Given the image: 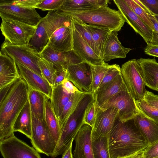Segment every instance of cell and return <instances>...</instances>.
Segmentation results:
<instances>
[{"label": "cell", "instance_id": "29", "mask_svg": "<svg viewBox=\"0 0 158 158\" xmlns=\"http://www.w3.org/2000/svg\"><path fill=\"white\" fill-rule=\"evenodd\" d=\"M45 120L51 135L57 143L61 134V128L58 119L51 105L50 99L48 97L46 100Z\"/></svg>", "mask_w": 158, "mask_h": 158}, {"label": "cell", "instance_id": "43", "mask_svg": "<svg viewBox=\"0 0 158 158\" xmlns=\"http://www.w3.org/2000/svg\"><path fill=\"white\" fill-rule=\"evenodd\" d=\"M143 100L150 106L158 109V95L146 90Z\"/></svg>", "mask_w": 158, "mask_h": 158}, {"label": "cell", "instance_id": "19", "mask_svg": "<svg viewBox=\"0 0 158 158\" xmlns=\"http://www.w3.org/2000/svg\"><path fill=\"white\" fill-rule=\"evenodd\" d=\"M21 77L26 82L30 89L40 92L50 99L52 87L42 76L27 67L16 63Z\"/></svg>", "mask_w": 158, "mask_h": 158}, {"label": "cell", "instance_id": "32", "mask_svg": "<svg viewBox=\"0 0 158 158\" xmlns=\"http://www.w3.org/2000/svg\"><path fill=\"white\" fill-rule=\"evenodd\" d=\"M94 158H110L107 135L99 138L92 141Z\"/></svg>", "mask_w": 158, "mask_h": 158}, {"label": "cell", "instance_id": "4", "mask_svg": "<svg viewBox=\"0 0 158 158\" xmlns=\"http://www.w3.org/2000/svg\"><path fill=\"white\" fill-rule=\"evenodd\" d=\"M71 19L68 16L57 13L56 11H48L46 15L42 18L38 24L29 44L40 52L56 30Z\"/></svg>", "mask_w": 158, "mask_h": 158}, {"label": "cell", "instance_id": "25", "mask_svg": "<svg viewBox=\"0 0 158 158\" xmlns=\"http://www.w3.org/2000/svg\"><path fill=\"white\" fill-rule=\"evenodd\" d=\"M31 113L28 101L17 117L13 125L14 132L18 131L30 139L32 135Z\"/></svg>", "mask_w": 158, "mask_h": 158}, {"label": "cell", "instance_id": "21", "mask_svg": "<svg viewBox=\"0 0 158 158\" xmlns=\"http://www.w3.org/2000/svg\"><path fill=\"white\" fill-rule=\"evenodd\" d=\"M20 76L15 60L0 53V89L12 84Z\"/></svg>", "mask_w": 158, "mask_h": 158}, {"label": "cell", "instance_id": "30", "mask_svg": "<svg viewBox=\"0 0 158 158\" xmlns=\"http://www.w3.org/2000/svg\"><path fill=\"white\" fill-rule=\"evenodd\" d=\"M84 24L91 33L93 40L99 52L102 59L106 41L109 35L112 31L108 29Z\"/></svg>", "mask_w": 158, "mask_h": 158}, {"label": "cell", "instance_id": "6", "mask_svg": "<svg viewBox=\"0 0 158 158\" xmlns=\"http://www.w3.org/2000/svg\"><path fill=\"white\" fill-rule=\"evenodd\" d=\"M123 82L135 101L143 99L146 90L142 68L137 60L133 59L121 68Z\"/></svg>", "mask_w": 158, "mask_h": 158}, {"label": "cell", "instance_id": "52", "mask_svg": "<svg viewBox=\"0 0 158 158\" xmlns=\"http://www.w3.org/2000/svg\"><path fill=\"white\" fill-rule=\"evenodd\" d=\"M154 16L158 22V15H154Z\"/></svg>", "mask_w": 158, "mask_h": 158}, {"label": "cell", "instance_id": "24", "mask_svg": "<svg viewBox=\"0 0 158 158\" xmlns=\"http://www.w3.org/2000/svg\"><path fill=\"white\" fill-rule=\"evenodd\" d=\"M140 132L150 144L158 141V125L139 112L134 118Z\"/></svg>", "mask_w": 158, "mask_h": 158}, {"label": "cell", "instance_id": "26", "mask_svg": "<svg viewBox=\"0 0 158 158\" xmlns=\"http://www.w3.org/2000/svg\"><path fill=\"white\" fill-rule=\"evenodd\" d=\"M94 0H64L60 8L56 10L60 15L88 10L98 8Z\"/></svg>", "mask_w": 158, "mask_h": 158}, {"label": "cell", "instance_id": "54", "mask_svg": "<svg viewBox=\"0 0 158 158\" xmlns=\"http://www.w3.org/2000/svg\"><path fill=\"white\" fill-rule=\"evenodd\" d=\"M157 91L158 92V89H157Z\"/></svg>", "mask_w": 158, "mask_h": 158}, {"label": "cell", "instance_id": "50", "mask_svg": "<svg viewBox=\"0 0 158 158\" xmlns=\"http://www.w3.org/2000/svg\"><path fill=\"white\" fill-rule=\"evenodd\" d=\"M149 15H153L140 0H134Z\"/></svg>", "mask_w": 158, "mask_h": 158}, {"label": "cell", "instance_id": "12", "mask_svg": "<svg viewBox=\"0 0 158 158\" xmlns=\"http://www.w3.org/2000/svg\"><path fill=\"white\" fill-rule=\"evenodd\" d=\"M118 110L115 107L103 109L96 105V117L92 127V141L109 134L118 119Z\"/></svg>", "mask_w": 158, "mask_h": 158}, {"label": "cell", "instance_id": "18", "mask_svg": "<svg viewBox=\"0 0 158 158\" xmlns=\"http://www.w3.org/2000/svg\"><path fill=\"white\" fill-rule=\"evenodd\" d=\"M92 129V127L85 124L79 130L74 139V158H94L91 138Z\"/></svg>", "mask_w": 158, "mask_h": 158}, {"label": "cell", "instance_id": "34", "mask_svg": "<svg viewBox=\"0 0 158 158\" xmlns=\"http://www.w3.org/2000/svg\"><path fill=\"white\" fill-rule=\"evenodd\" d=\"M71 19L73 26L96 54L101 57L99 52L93 40L91 34L85 24L73 18Z\"/></svg>", "mask_w": 158, "mask_h": 158}, {"label": "cell", "instance_id": "14", "mask_svg": "<svg viewBox=\"0 0 158 158\" xmlns=\"http://www.w3.org/2000/svg\"><path fill=\"white\" fill-rule=\"evenodd\" d=\"M66 79L71 81L80 91L92 92V77L90 65L83 61L69 66Z\"/></svg>", "mask_w": 158, "mask_h": 158}, {"label": "cell", "instance_id": "11", "mask_svg": "<svg viewBox=\"0 0 158 158\" xmlns=\"http://www.w3.org/2000/svg\"><path fill=\"white\" fill-rule=\"evenodd\" d=\"M0 151L3 158H41L35 148L14 135L0 141Z\"/></svg>", "mask_w": 158, "mask_h": 158}, {"label": "cell", "instance_id": "27", "mask_svg": "<svg viewBox=\"0 0 158 158\" xmlns=\"http://www.w3.org/2000/svg\"><path fill=\"white\" fill-rule=\"evenodd\" d=\"M47 97L40 92L30 89L28 100L31 114L40 119H45Z\"/></svg>", "mask_w": 158, "mask_h": 158}, {"label": "cell", "instance_id": "2", "mask_svg": "<svg viewBox=\"0 0 158 158\" xmlns=\"http://www.w3.org/2000/svg\"><path fill=\"white\" fill-rule=\"evenodd\" d=\"M30 88L20 76L10 85L0 98V141L14 135L13 126L18 116L28 101Z\"/></svg>", "mask_w": 158, "mask_h": 158}, {"label": "cell", "instance_id": "9", "mask_svg": "<svg viewBox=\"0 0 158 158\" xmlns=\"http://www.w3.org/2000/svg\"><path fill=\"white\" fill-rule=\"evenodd\" d=\"M0 26L5 41L15 45L29 43L37 26L12 20H2Z\"/></svg>", "mask_w": 158, "mask_h": 158}, {"label": "cell", "instance_id": "16", "mask_svg": "<svg viewBox=\"0 0 158 158\" xmlns=\"http://www.w3.org/2000/svg\"><path fill=\"white\" fill-rule=\"evenodd\" d=\"M72 19L58 27L49 38L48 43L54 50L67 52L73 50Z\"/></svg>", "mask_w": 158, "mask_h": 158}, {"label": "cell", "instance_id": "45", "mask_svg": "<svg viewBox=\"0 0 158 158\" xmlns=\"http://www.w3.org/2000/svg\"><path fill=\"white\" fill-rule=\"evenodd\" d=\"M56 71L54 78V86H56L61 84L66 78L67 71L64 69H56Z\"/></svg>", "mask_w": 158, "mask_h": 158}, {"label": "cell", "instance_id": "31", "mask_svg": "<svg viewBox=\"0 0 158 158\" xmlns=\"http://www.w3.org/2000/svg\"><path fill=\"white\" fill-rule=\"evenodd\" d=\"M84 93L79 91L73 94L69 101L64 106L58 118L61 130Z\"/></svg>", "mask_w": 158, "mask_h": 158}, {"label": "cell", "instance_id": "37", "mask_svg": "<svg viewBox=\"0 0 158 158\" xmlns=\"http://www.w3.org/2000/svg\"><path fill=\"white\" fill-rule=\"evenodd\" d=\"M131 9L143 21L152 31H155L153 24L146 10L140 6L134 0H124Z\"/></svg>", "mask_w": 158, "mask_h": 158}, {"label": "cell", "instance_id": "42", "mask_svg": "<svg viewBox=\"0 0 158 158\" xmlns=\"http://www.w3.org/2000/svg\"><path fill=\"white\" fill-rule=\"evenodd\" d=\"M42 1V0H11V2L17 6L25 8H35V7Z\"/></svg>", "mask_w": 158, "mask_h": 158}, {"label": "cell", "instance_id": "46", "mask_svg": "<svg viewBox=\"0 0 158 158\" xmlns=\"http://www.w3.org/2000/svg\"><path fill=\"white\" fill-rule=\"evenodd\" d=\"M153 24L155 31H152V38L150 44L158 46V22L153 15H148Z\"/></svg>", "mask_w": 158, "mask_h": 158}, {"label": "cell", "instance_id": "23", "mask_svg": "<svg viewBox=\"0 0 158 158\" xmlns=\"http://www.w3.org/2000/svg\"><path fill=\"white\" fill-rule=\"evenodd\" d=\"M142 68L145 85L154 90L158 89V63L153 59L137 60Z\"/></svg>", "mask_w": 158, "mask_h": 158}, {"label": "cell", "instance_id": "40", "mask_svg": "<svg viewBox=\"0 0 158 158\" xmlns=\"http://www.w3.org/2000/svg\"><path fill=\"white\" fill-rule=\"evenodd\" d=\"M96 104L94 100L87 106L84 117V123L93 127L96 117Z\"/></svg>", "mask_w": 158, "mask_h": 158}, {"label": "cell", "instance_id": "28", "mask_svg": "<svg viewBox=\"0 0 158 158\" xmlns=\"http://www.w3.org/2000/svg\"><path fill=\"white\" fill-rule=\"evenodd\" d=\"M52 87L51 103L55 113L58 119L64 106L69 101L72 94L65 92L61 83L57 86Z\"/></svg>", "mask_w": 158, "mask_h": 158}, {"label": "cell", "instance_id": "20", "mask_svg": "<svg viewBox=\"0 0 158 158\" xmlns=\"http://www.w3.org/2000/svg\"><path fill=\"white\" fill-rule=\"evenodd\" d=\"M118 32L112 31L108 36L102 57L105 62L114 59L126 58L127 55L132 50L122 45L118 40Z\"/></svg>", "mask_w": 158, "mask_h": 158}, {"label": "cell", "instance_id": "36", "mask_svg": "<svg viewBox=\"0 0 158 158\" xmlns=\"http://www.w3.org/2000/svg\"><path fill=\"white\" fill-rule=\"evenodd\" d=\"M139 112L158 125V109L148 104L143 99L135 101Z\"/></svg>", "mask_w": 158, "mask_h": 158}, {"label": "cell", "instance_id": "38", "mask_svg": "<svg viewBox=\"0 0 158 158\" xmlns=\"http://www.w3.org/2000/svg\"><path fill=\"white\" fill-rule=\"evenodd\" d=\"M121 73V68L119 65H110L99 87L111 81Z\"/></svg>", "mask_w": 158, "mask_h": 158}, {"label": "cell", "instance_id": "3", "mask_svg": "<svg viewBox=\"0 0 158 158\" xmlns=\"http://www.w3.org/2000/svg\"><path fill=\"white\" fill-rule=\"evenodd\" d=\"M83 23L87 24L111 31H120L125 20L119 10L108 6L88 10L63 14Z\"/></svg>", "mask_w": 158, "mask_h": 158}, {"label": "cell", "instance_id": "7", "mask_svg": "<svg viewBox=\"0 0 158 158\" xmlns=\"http://www.w3.org/2000/svg\"><path fill=\"white\" fill-rule=\"evenodd\" d=\"M32 135L31 142L39 153L52 157L57 143L51 135L45 119L42 120L31 114Z\"/></svg>", "mask_w": 158, "mask_h": 158}, {"label": "cell", "instance_id": "47", "mask_svg": "<svg viewBox=\"0 0 158 158\" xmlns=\"http://www.w3.org/2000/svg\"><path fill=\"white\" fill-rule=\"evenodd\" d=\"M63 90L68 94H73L80 91L70 81L65 79L61 82Z\"/></svg>", "mask_w": 158, "mask_h": 158}, {"label": "cell", "instance_id": "44", "mask_svg": "<svg viewBox=\"0 0 158 158\" xmlns=\"http://www.w3.org/2000/svg\"><path fill=\"white\" fill-rule=\"evenodd\" d=\"M154 15H158V0H140Z\"/></svg>", "mask_w": 158, "mask_h": 158}, {"label": "cell", "instance_id": "8", "mask_svg": "<svg viewBox=\"0 0 158 158\" xmlns=\"http://www.w3.org/2000/svg\"><path fill=\"white\" fill-rule=\"evenodd\" d=\"M113 107L118 109V119L121 122L133 118L139 113L135 101L124 82L120 91L100 107L103 109Z\"/></svg>", "mask_w": 158, "mask_h": 158}, {"label": "cell", "instance_id": "15", "mask_svg": "<svg viewBox=\"0 0 158 158\" xmlns=\"http://www.w3.org/2000/svg\"><path fill=\"white\" fill-rule=\"evenodd\" d=\"M40 53L41 58L52 63L56 69H66L71 65L83 61L73 50L67 52L58 51L53 49L48 43Z\"/></svg>", "mask_w": 158, "mask_h": 158}, {"label": "cell", "instance_id": "35", "mask_svg": "<svg viewBox=\"0 0 158 158\" xmlns=\"http://www.w3.org/2000/svg\"><path fill=\"white\" fill-rule=\"evenodd\" d=\"M38 64L44 77L53 86L54 85V78L56 69L51 62L43 58L38 60Z\"/></svg>", "mask_w": 158, "mask_h": 158}, {"label": "cell", "instance_id": "39", "mask_svg": "<svg viewBox=\"0 0 158 158\" xmlns=\"http://www.w3.org/2000/svg\"><path fill=\"white\" fill-rule=\"evenodd\" d=\"M64 0H42L37 5L35 8H38L43 11H55L59 9L61 6Z\"/></svg>", "mask_w": 158, "mask_h": 158}, {"label": "cell", "instance_id": "5", "mask_svg": "<svg viewBox=\"0 0 158 158\" xmlns=\"http://www.w3.org/2000/svg\"><path fill=\"white\" fill-rule=\"evenodd\" d=\"M0 52L13 59L16 63L42 76L38 64V60L41 58L40 52L29 43L15 45L4 41L2 45Z\"/></svg>", "mask_w": 158, "mask_h": 158}, {"label": "cell", "instance_id": "13", "mask_svg": "<svg viewBox=\"0 0 158 158\" xmlns=\"http://www.w3.org/2000/svg\"><path fill=\"white\" fill-rule=\"evenodd\" d=\"M113 2L124 17L125 22L143 38L147 45L150 44L152 38V31L124 0H114Z\"/></svg>", "mask_w": 158, "mask_h": 158}, {"label": "cell", "instance_id": "1", "mask_svg": "<svg viewBox=\"0 0 158 158\" xmlns=\"http://www.w3.org/2000/svg\"><path fill=\"white\" fill-rule=\"evenodd\" d=\"M108 137L110 158L125 157L143 152L150 145L134 118L125 122L118 119Z\"/></svg>", "mask_w": 158, "mask_h": 158}, {"label": "cell", "instance_id": "22", "mask_svg": "<svg viewBox=\"0 0 158 158\" xmlns=\"http://www.w3.org/2000/svg\"><path fill=\"white\" fill-rule=\"evenodd\" d=\"M123 84L121 73L111 81L99 87L93 94L96 105L100 107L106 103L120 91Z\"/></svg>", "mask_w": 158, "mask_h": 158}, {"label": "cell", "instance_id": "41", "mask_svg": "<svg viewBox=\"0 0 158 158\" xmlns=\"http://www.w3.org/2000/svg\"><path fill=\"white\" fill-rule=\"evenodd\" d=\"M144 158H154L158 157V141L149 145L143 153Z\"/></svg>", "mask_w": 158, "mask_h": 158}, {"label": "cell", "instance_id": "33", "mask_svg": "<svg viewBox=\"0 0 158 158\" xmlns=\"http://www.w3.org/2000/svg\"><path fill=\"white\" fill-rule=\"evenodd\" d=\"M90 65L92 77L91 89L94 94L98 88L110 65L106 63L102 65Z\"/></svg>", "mask_w": 158, "mask_h": 158}, {"label": "cell", "instance_id": "51", "mask_svg": "<svg viewBox=\"0 0 158 158\" xmlns=\"http://www.w3.org/2000/svg\"><path fill=\"white\" fill-rule=\"evenodd\" d=\"M143 152L138 153L128 157L118 158H144L143 155Z\"/></svg>", "mask_w": 158, "mask_h": 158}, {"label": "cell", "instance_id": "17", "mask_svg": "<svg viewBox=\"0 0 158 158\" xmlns=\"http://www.w3.org/2000/svg\"><path fill=\"white\" fill-rule=\"evenodd\" d=\"M72 35L73 50L83 61L93 65L106 64L96 54L73 26Z\"/></svg>", "mask_w": 158, "mask_h": 158}, {"label": "cell", "instance_id": "48", "mask_svg": "<svg viewBox=\"0 0 158 158\" xmlns=\"http://www.w3.org/2000/svg\"><path fill=\"white\" fill-rule=\"evenodd\" d=\"M144 52L149 56L158 57V46L148 45L145 48Z\"/></svg>", "mask_w": 158, "mask_h": 158}, {"label": "cell", "instance_id": "53", "mask_svg": "<svg viewBox=\"0 0 158 158\" xmlns=\"http://www.w3.org/2000/svg\"><path fill=\"white\" fill-rule=\"evenodd\" d=\"M158 158V157H155V158Z\"/></svg>", "mask_w": 158, "mask_h": 158}, {"label": "cell", "instance_id": "49", "mask_svg": "<svg viewBox=\"0 0 158 158\" xmlns=\"http://www.w3.org/2000/svg\"><path fill=\"white\" fill-rule=\"evenodd\" d=\"M73 141H72L69 146L62 154V158H74L72 152V148Z\"/></svg>", "mask_w": 158, "mask_h": 158}, {"label": "cell", "instance_id": "10", "mask_svg": "<svg viewBox=\"0 0 158 158\" xmlns=\"http://www.w3.org/2000/svg\"><path fill=\"white\" fill-rule=\"evenodd\" d=\"M0 16L2 20H12L37 26L42 18L35 8L17 6L11 1L1 0Z\"/></svg>", "mask_w": 158, "mask_h": 158}]
</instances>
